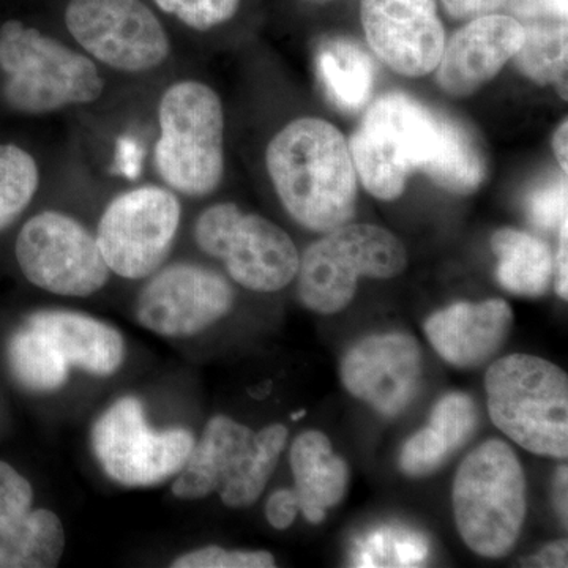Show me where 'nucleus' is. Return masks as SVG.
<instances>
[{"instance_id":"f257e3e1","label":"nucleus","mask_w":568,"mask_h":568,"mask_svg":"<svg viewBox=\"0 0 568 568\" xmlns=\"http://www.w3.org/2000/svg\"><path fill=\"white\" fill-rule=\"evenodd\" d=\"M265 163L284 209L302 226L331 233L353 220L358 178L349 145L332 123H287L268 142Z\"/></svg>"},{"instance_id":"f03ea898","label":"nucleus","mask_w":568,"mask_h":568,"mask_svg":"<svg viewBox=\"0 0 568 568\" xmlns=\"http://www.w3.org/2000/svg\"><path fill=\"white\" fill-rule=\"evenodd\" d=\"M3 99L21 114L44 115L97 102L104 82L89 55L24 22L0 26Z\"/></svg>"},{"instance_id":"7ed1b4c3","label":"nucleus","mask_w":568,"mask_h":568,"mask_svg":"<svg viewBox=\"0 0 568 568\" xmlns=\"http://www.w3.org/2000/svg\"><path fill=\"white\" fill-rule=\"evenodd\" d=\"M153 164L164 186L186 197L215 192L224 174V112L219 93L200 81L171 84L159 103Z\"/></svg>"},{"instance_id":"20e7f679","label":"nucleus","mask_w":568,"mask_h":568,"mask_svg":"<svg viewBox=\"0 0 568 568\" xmlns=\"http://www.w3.org/2000/svg\"><path fill=\"white\" fill-rule=\"evenodd\" d=\"M286 440L287 428L280 424L254 433L233 418L213 417L175 476L174 496L203 499L219 493L224 506H253L267 487Z\"/></svg>"},{"instance_id":"39448f33","label":"nucleus","mask_w":568,"mask_h":568,"mask_svg":"<svg viewBox=\"0 0 568 568\" xmlns=\"http://www.w3.org/2000/svg\"><path fill=\"white\" fill-rule=\"evenodd\" d=\"M493 424L519 447L540 457L568 455V379L566 373L534 355L499 358L485 376Z\"/></svg>"},{"instance_id":"423d86ee","label":"nucleus","mask_w":568,"mask_h":568,"mask_svg":"<svg viewBox=\"0 0 568 568\" xmlns=\"http://www.w3.org/2000/svg\"><path fill=\"white\" fill-rule=\"evenodd\" d=\"M455 521L467 547L484 558L508 555L526 519V478L515 452L499 439L474 448L452 491Z\"/></svg>"},{"instance_id":"0eeeda50","label":"nucleus","mask_w":568,"mask_h":568,"mask_svg":"<svg viewBox=\"0 0 568 568\" xmlns=\"http://www.w3.org/2000/svg\"><path fill=\"white\" fill-rule=\"evenodd\" d=\"M439 133L440 112L406 93L379 97L347 142L366 192L377 200H396L410 175L424 173L432 162Z\"/></svg>"},{"instance_id":"6e6552de","label":"nucleus","mask_w":568,"mask_h":568,"mask_svg":"<svg viewBox=\"0 0 568 568\" xmlns=\"http://www.w3.org/2000/svg\"><path fill=\"white\" fill-rule=\"evenodd\" d=\"M407 265L395 234L375 224H343L310 245L298 263V295L321 315L342 312L353 301L358 280H388Z\"/></svg>"},{"instance_id":"1a4fd4ad","label":"nucleus","mask_w":568,"mask_h":568,"mask_svg":"<svg viewBox=\"0 0 568 568\" xmlns=\"http://www.w3.org/2000/svg\"><path fill=\"white\" fill-rule=\"evenodd\" d=\"M194 241L246 290L276 293L297 276L301 256L293 239L271 220L235 204L205 209L194 224Z\"/></svg>"},{"instance_id":"9d476101","label":"nucleus","mask_w":568,"mask_h":568,"mask_svg":"<svg viewBox=\"0 0 568 568\" xmlns=\"http://www.w3.org/2000/svg\"><path fill=\"white\" fill-rule=\"evenodd\" d=\"M91 440L104 474L132 488L178 476L196 443L185 428L153 429L136 396H123L108 407L93 425Z\"/></svg>"},{"instance_id":"9b49d317","label":"nucleus","mask_w":568,"mask_h":568,"mask_svg":"<svg viewBox=\"0 0 568 568\" xmlns=\"http://www.w3.org/2000/svg\"><path fill=\"white\" fill-rule=\"evenodd\" d=\"M182 205L164 185H141L115 196L97 226V244L111 274L149 278L162 267L178 235Z\"/></svg>"},{"instance_id":"f8f14e48","label":"nucleus","mask_w":568,"mask_h":568,"mask_svg":"<svg viewBox=\"0 0 568 568\" xmlns=\"http://www.w3.org/2000/svg\"><path fill=\"white\" fill-rule=\"evenodd\" d=\"M14 253L26 278L51 294L89 297L110 280L95 235L63 212L33 215L21 227Z\"/></svg>"},{"instance_id":"ddd939ff","label":"nucleus","mask_w":568,"mask_h":568,"mask_svg":"<svg viewBox=\"0 0 568 568\" xmlns=\"http://www.w3.org/2000/svg\"><path fill=\"white\" fill-rule=\"evenodd\" d=\"M65 26L89 58L122 73H145L171 54L162 22L141 0H70Z\"/></svg>"},{"instance_id":"4468645a","label":"nucleus","mask_w":568,"mask_h":568,"mask_svg":"<svg viewBox=\"0 0 568 568\" xmlns=\"http://www.w3.org/2000/svg\"><path fill=\"white\" fill-rule=\"evenodd\" d=\"M233 305L234 290L223 275L178 263L151 275L138 297L136 317L155 334L190 336L219 323Z\"/></svg>"},{"instance_id":"2eb2a0df","label":"nucleus","mask_w":568,"mask_h":568,"mask_svg":"<svg viewBox=\"0 0 568 568\" xmlns=\"http://www.w3.org/2000/svg\"><path fill=\"white\" fill-rule=\"evenodd\" d=\"M424 375V355L414 336L392 332L366 336L347 351L342 381L355 398L386 417L414 402Z\"/></svg>"},{"instance_id":"dca6fc26","label":"nucleus","mask_w":568,"mask_h":568,"mask_svg":"<svg viewBox=\"0 0 568 568\" xmlns=\"http://www.w3.org/2000/svg\"><path fill=\"white\" fill-rule=\"evenodd\" d=\"M362 24L377 58L405 77L432 73L446 47L436 0H362Z\"/></svg>"},{"instance_id":"f3484780","label":"nucleus","mask_w":568,"mask_h":568,"mask_svg":"<svg viewBox=\"0 0 568 568\" xmlns=\"http://www.w3.org/2000/svg\"><path fill=\"white\" fill-rule=\"evenodd\" d=\"M65 549L58 515L33 508L31 484L0 462V568H51Z\"/></svg>"},{"instance_id":"a211bd4d","label":"nucleus","mask_w":568,"mask_h":568,"mask_svg":"<svg viewBox=\"0 0 568 568\" xmlns=\"http://www.w3.org/2000/svg\"><path fill=\"white\" fill-rule=\"evenodd\" d=\"M525 29L507 14H485L446 41L436 67L437 84L454 97L477 92L504 69L519 50Z\"/></svg>"},{"instance_id":"6ab92c4d","label":"nucleus","mask_w":568,"mask_h":568,"mask_svg":"<svg viewBox=\"0 0 568 568\" xmlns=\"http://www.w3.org/2000/svg\"><path fill=\"white\" fill-rule=\"evenodd\" d=\"M514 323L510 305L500 298L458 302L425 321L426 338L447 364L473 368L487 362L506 342Z\"/></svg>"},{"instance_id":"aec40b11","label":"nucleus","mask_w":568,"mask_h":568,"mask_svg":"<svg viewBox=\"0 0 568 568\" xmlns=\"http://www.w3.org/2000/svg\"><path fill=\"white\" fill-rule=\"evenodd\" d=\"M26 323L50 336L69 365L89 375H114L125 358L121 332L95 317L71 312H39Z\"/></svg>"},{"instance_id":"412c9836","label":"nucleus","mask_w":568,"mask_h":568,"mask_svg":"<svg viewBox=\"0 0 568 568\" xmlns=\"http://www.w3.org/2000/svg\"><path fill=\"white\" fill-rule=\"evenodd\" d=\"M290 462L301 511L306 521L320 525L325 511L346 495V462L334 454L331 439L321 432L302 433L291 447Z\"/></svg>"},{"instance_id":"4be33fe9","label":"nucleus","mask_w":568,"mask_h":568,"mask_svg":"<svg viewBox=\"0 0 568 568\" xmlns=\"http://www.w3.org/2000/svg\"><path fill=\"white\" fill-rule=\"evenodd\" d=\"M316 70L325 95L336 108L357 112L369 103L375 89L376 67L372 55L349 37L321 41Z\"/></svg>"},{"instance_id":"5701e85b","label":"nucleus","mask_w":568,"mask_h":568,"mask_svg":"<svg viewBox=\"0 0 568 568\" xmlns=\"http://www.w3.org/2000/svg\"><path fill=\"white\" fill-rule=\"evenodd\" d=\"M497 260V282L508 293L538 297L552 282L555 257L551 248L536 235L514 227H503L491 237Z\"/></svg>"},{"instance_id":"b1692460","label":"nucleus","mask_w":568,"mask_h":568,"mask_svg":"<svg viewBox=\"0 0 568 568\" xmlns=\"http://www.w3.org/2000/svg\"><path fill=\"white\" fill-rule=\"evenodd\" d=\"M424 173L447 192L469 194L487 178V162L469 129L440 112L439 142Z\"/></svg>"},{"instance_id":"393cba45","label":"nucleus","mask_w":568,"mask_h":568,"mask_svg":"<svg viewBox=\"0 0 568 568\" xmlns=\"http://www.w3.org/2000/svg\"><path fill=\"white\" fill-rule=\"evenodd\" d=\"M7 361L11 375L39 394L59 390L69 381V362L65 361L50 336L26 323L9 339Z\"/></svg>"},{"instance_id":"a878e982","label":"nucleus","mask_w":568,"mask_h":568,"mask_svg":"<svg viewBox=\"0 0 568 568\" xmlns=\"http://www.w3.org/2000/svg\"><path fill=\"white\" fill-rule=\"evenodd\" d=\"M523 29L525 39L514 55L518 69L538 84L567 82V21H526Z\"/></svg>"},{"instance_id":"bb28decb","label":"nucleus","mask_w":568,"mask_h":568,"mask_svg":"<svg viewBox=\"0 0 568 568\" xmlns=\"http://www.w3.org/2000/svg\"><path fill=\"white\" fill-rule=\"evenodd\" d=\"M425 536L402 526H383L355 541L354 566L418 567L428 558Z\"/></svg>"},{"instance_id":"cd10ccee","label":"nucleus","mask_w":568,"mask_h":568,"mask_svg":"<svg viewBox=\"0 0 568 568\" xmlns=\"http://www.w3.org/2000/svg\"><path fill=\"white\" fill-rule=\"evenodd\" d=\"M40 185L36 159L14 144H0V231L17 222Z\"/></svg>"},{"instance_id":"c85d7f7f","label":"nucleus","mask_w":568,"mask_h":568,"mask_svg":"<svg viewBox=\"0 0 568 568\" xmlns=\"http://www.w3.org/2000/svg\"><path fill=\"white\" fill-rule=\"evenodd\" d=\"M477 422V407L470 396L455 392L443 396L436 403L428 425L439 433L452 452H455L476 432Z\"/></svg>"},{"instance_id":"c756f323","label":"nucleus","mask_w":568,"mask_h":568,"mask_svg":"<svg viewBox=\"0 0 568 568\" xmlns=\"http://www.w3.org/2000/svg\"><path fill=\"white\" fill-rule=\"evenodd\" d=\"M454 454L444 437L425 426L406 440L399 454V467L407 476L422 477L435 473Z\"/></svg>"},{"instance_id":"7c9ffc66","label":"nucleus","mask_w":568,"mask_h":568,"mask_svg":"<svg viewBox=\"0 0 568 568\" xmlns=\"http://www.w3.org/2000/svg\"><path fill=\"white\" fill-rule=\"evenodd\" d=\"M156 6L196 31H209L230 21L241 0H155Z\"/></svg>"},{"instance_id":"2f4dec72","label":"nucleus","mask_w":568,"mask_h":568,"mask_svg":"<svg viewBox=\"0 0 568 568\" xmlns=\"http://www.w3.org/2000/svg\"><path fill=\"white\" fill-rule=\"evenodd\" d=\"M567 200V174L541 183L529 194L528 205H526L530 223L541 231H559L564 223H568Z\"/></svg>"},{"instance_id":"473e14b6","label":"nucleus","mask_w":568,"mask_h":568,"mask_svg":"<svg viewBox=\"0 0 568 568\" xmlns=\"http://www.w3.org/2000/svg\"><path fill=\"white\" fill-rule=\"evenodd\" d=\"M174 568H271L275 558L268 551H242L205 547L186 552L171 564Z\"/></svg>"},{"instance_id":"72a5a7b5","label":"nucleus","mask_w":568,"mask_h":568,"mask_svg":"<svg viewBox=\"0 0 568 568\" xmlns=\"http://www.w3.org/2000/svg\"><path fill=\"white\" fill-rule=\"evenodd\" d=\"M301 511L294 489H276L265 504V518L272 528L284 530L294 525Z\"/></svg>"},{"instance_id":"f704fd0d","label":"nucleus","mask_w":568,"mask_h":568,"mask_svg":"<svg viewBox=\"0 0 568 568\" xmlns=\"http://www.w3.org/2000/svg\"><path fill=\"white\" fill-rule=\"evenodd\" d=\"M508 7L525 21H567L568 0H510Z\"/></svg>"},{"instance_id":"c9c22d12","label":"nucleus","mask_w":568,"mask_h":568,"mask_svg":"<svg viewBox=\"0 0 568 568\" xmlns=\"http://www.w3.org/2000/svg\"><path fill=\"white\" fill-rule=\"evenodd\" d=\"M507 0H443L447 13L457 20H476L478 17L495 13Z\"/></svg>"},{"instance_id":"e433bc0d","label":"nucleus","mask_w":568,"mask_h":568,"mask_svg":"<svg viewBox=\"0 0 568 568\" xmlns=\"http://www.w3.org/2000/svg\"><path fill=\"white\" fill-rule=\"evenodd\" d=\"M568 223H564L559 227V248L556 254L555 267L552 274H556V293L560 298L567 301L568 297V271H567V237H568Z\"/></svg>"},{"instance_id":"4c0bfd02","label":"nucleus","mask_w":568,"mask_h":568,"mask_svg":"<svg viewBox=\"0 0 568 568\" xmlns=\"http://www.w3.org/2000/svg\"><path fill=\"white\" fill-rule=\"evenodd\" d=\"M567 540L555 541L532 558L538 567H567Z\"/></svg>"},{"instance_id":"58836bf2","label":"nucleus","mask_w":568,"mask_h":568,"mask_svg":"<svg viewBox=\"0 0 568 568\" xmlns=\"http://www.w3.org/2000/svg\"><path fill=\"white\" fill-rule=\"evenodd\" d=\"M567 466L559 467L555 478V506L558 510L560 521L567 526L568 500H567Z\"/></svg>"},{"instance_id":"ea45409f","label":"nucleus","mask_w":568,"mask_h":568,"mask_svg":"<svg viewBox=\"0 0 568 568\" xmlns=\"http://www.w3.org/2000/svg\"><path fill=\"white\" fill-rule=\"evenodd\" d=\"M552 149H555L556 159H558L559 166L562 168L564 173L568 171V122H560L558 130L552 136Z\"/></svg>"},{"instance_id":"a19ab883","label":"nucleus","mask_w":568,"mask_h":568,"mask_svg":"<svg viewBox=\"0 0 568 568\" xmlns=\"http://www.w3.org/2000/svg\"><path fill=\"white\" fill-rule=\"evenodd\" d=\"M305 413H306V410H304V409L298 410V413L293 414V416H291V418H293V420H298V418H302L305 416Z\"/></svg>"}]
</instances>
